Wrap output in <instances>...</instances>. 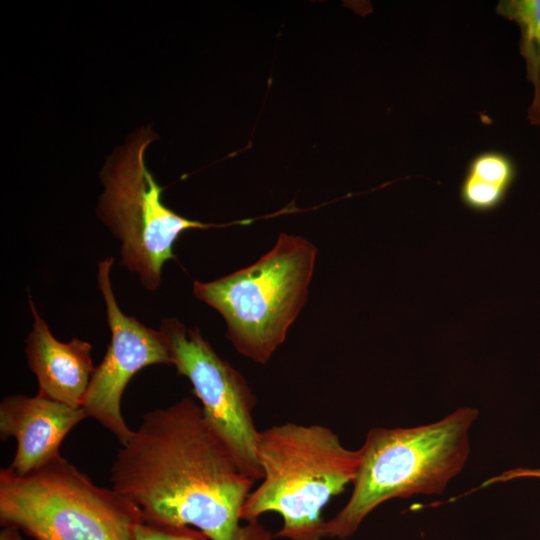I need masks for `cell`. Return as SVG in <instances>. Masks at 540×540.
Returning a JSON list of instances; mask_svg holds the SVG:
<instances>
[{
    "label": "cell",
    "instance_id": "cell-13",
    "mask_svg": "<svg viewBox=\"0 0 540 540\" xmlns=\"http://www.w3.org/2000/svg\"><path fill=\"white\" fill-rule=\"evenodd\" d=\"M131 540H209L200 530L186 525H172L145 521L135 523Z\"/></svg>",
    "mask_w": 540,
    "mask_h": 540
},
{
    "label": "cell",
    "instance_id": "cell-9",
    "mask_svg": "<svg viewBox=\"0 0 540 540\" xmlns=\"http://www.w3.org/2000/svg\"><path fill=\"white\" fill-rule=\"evenodd\" d=\"M87 416L82 407L35 396L11 395L0 403V438L13 437L17 448L9 468L28 474L60 456L65 436Z\"/></svg>",
    "mask_w": 540,
    "mask_h": 540
},
{
    "label": "cell",
    "instance_id": "cell-15",
    "mask_svg": "<svg viewBox=\"0 0 540 540\" xmlns=\"http://www.w3.org/2000/svg\"><path fill=\"white\" fill-rule=\"evenodd\" d=\"M0 540H22V538L18 529L6 526L0 532Z\"/></svg>",
    "mask_w": 540,
    "mask_h": 540
},
{
    "label": "cell",
    "instance_id": "cell-3",
    "mask_svg": "<svg viewBox=\"0 0 540 540\" xmlns=\"http://www.w3.org/2000/svg\"><path fill=\"white\" fill-rule=\"evenodd\" d=\"M257 454L262 483L247 498L242 519L250 522L275 512L283 519L277 537L323 538L322 509L353 483L359 450L345 448L325 426L285 423L260 431Z\"/></svg>",
    "mask_w": 540,
    "mask_h": 540
},
{
    "label": "cell",
    "instance_id": "cell-6",
    "mask_svg": "<svg viewBox=\"0 0 540 540\" xmlns=\"http://www.w3.org/2000/svg\"><path fill=\"white\" fill-rule=\"evenodd\" d=\"M154 138L150 128H142L108 159L100 173L104 191L97 207L99 218L120 241L121 264L150 291L160 286L164 264L175 258L178 237L214 226L185 218L162 202L164 188L144 159Z\"/></svg>",
    "mask_w": 540,
    "mask_h": 540
},
{
    "label": "cell",
    "instance_id": "cell-7",
    "mask_svg": "<svg viewBox=\"0 0 540 540\" xmlns=\"http://www.w3.org/2000/svg\"><path fill=\"white\" fill-rule=\"evenodd\" d=\"M171 365L185 376L199 399L203 416L235 461L255 481L262 479L257 430L252 411L256 397L244 376L222 359L198 328H187L174 317L163 318Z\"/></svg>",
    "mask_w": 540,
    "mask_h": 540
},
{
    "label": "cell",
    "instance_id": "cell-14",
    "mask_svg": "<svg viewBox=\"0 0 540 540\" xmlns=\"http://www.w3.org/2000/svg\"><path fill=\"white\" fill-rule=\"evenodd\" d=\"M517 478H540V469H514L486 481L482 486Z\"/></svg>",
    "mask_w": 540,
    "mask_h": 540
},
{
    "label": "cell",
    "instance_id": "cell-12",
    "mask_svg": "<svg viewBox=\"0 0 540 540\" xmlns=\"http://www.w3.org/2000/svg\"><path fill=\"white\" fill-rule=\"evenodd\" d=\"M496 13L514 21L520 29L519 50L526 61L527 79L534 85L528 118L540 124V0H501Z\"/></svg>",
    "mask_w": 540,
    "mask_h": 540
},
{
    "label": "cell",
    "instance_id": "cell-4",
    "mask_svg": "<svg viewBox=\"0 0 540 540\" xmlns=\"http://www.w3.org/2000/svg\"><path fill=\"white\" fill-rule=\"evenodd\" d=\"M316 257L309 240L281 233L255 263L211 282L195 281L193 293L222 315L241 355L265 364L307 301Z\"/></svg>",
    "mask_w": 540,
    "mask_h": 540
},
{
    "label": "cell",
    "instance_id": "cell-10",
    "mask_svg": "<svg viewBox=\"0 0 540 540\" xmlns=\"http://www.w3.org/2000/svg\"><path fill=\"white\" fill-rule=\"evenodd\" d=\"M32 330L26 340V358L37 378L38 394L72 407H81L93 371L92 346L73 338L58 341L45 320L39 315L32 299Z\"/></svg>",
    "mask_w": 540,
    "mask_h": 540
},
{
    "label": "cell",
    "instance_id": "cell-11",
    "mask_svg": "<svg viewBox=\"0 0 540 540\" xmlns=\"http://www.w3.org/2000/svg\"><path fill=\"white\" fill-rule=\"evenodd\" d=\"M516 177L513 160L499 151L472 158L460 186L462 203L475 212H490L504 201Z\"/></svg>",
    "mask_w": 540,
    "mask_h": 540
},
{
    "label": "cell",
    "instance_id": "cell-2",
    "mask_svg": "<svg viewBox=\"0 0 540 540\" xmlns=\"http://www.w3.org/2000/svg\"><path fill=\"white\" fill-rule=\"evenodd\" d=\"M478 411L461 407L442 420L412 428H373L346 505L324 523V537L351 536L377 506L393 498L440 494L463 469L468 431Z\"/></svg>",
    "mask_w": 540,
    "mask_h": 540
},
{
    "label": "cell",
    "instance_id": "cell-1",
    "mask_svg": "<svg viewBox=\"0 0 540 540\" xmlns=\"http://www.w3.org/2000/svg\"><path fill=\"white\" fill-rule=\"evenodd\" d=\"M110 471L112 488L145 521L191 526L209 540H272L258 519L242 523L255 480L191 397L145 413Z\"/></svg>",
    "mask_w": 540,
    "mask_h": 540
},
{
    "label": "cell",
    "instance_id": "cell-5",
    "mask_svg": "<svg viewBox=\"0 0 540 540\" xmlns=\"http://www.w3.org/2000/svg\"><path fill=\"white\" fill-rule=\"evenodd\" d=\"M140 510L59 456L25 475L0 470V522L34 540H131Z\"/></svg>",
    "mask_w": 540,
    "mask_h": 540
},
{
    "label": "cell",
    "instance_id": "cell-8",
    "mask_svg": "<svg viewBox=\"0 0 540 540\" xmlns=\"http://www.w3.org/2000/svg\"><path fill=\"white\" fill-rule=\"evenodd\" d=\"M113 257L98 265V288L106 306L111 340L102 362L95 367L82 402L91 417L114 434L121 445L133 434L121 413V399L132 377L154 364H171L164 335L123 313L113 293L110 272Z\"/></svg>",
    "mask_w": 540,
    "mask_h": 540
}]
</instances>
